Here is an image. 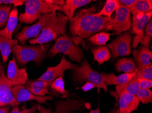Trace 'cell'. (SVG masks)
I'll return each mask as SVG.
<instances>
[{
  "instance_id": "1",
  "label": "cell",
  "mask_w": 152,
  "mask_h": 113,
  "mask_svg": "<svg viewBox=\"0 0 152 113\" xmlns=\"http://www.w3.org/2000/svg\"><path fill=\"white\" fill-rule=\"evenodd\" d=\"M95 7L82 9L70 22L69 30L72 36L77 39H84L96 32L112 30L113 19L95 15Z\"/></svg>"
},
{
  "instance_id": "2",
  "label": "cell",
  "mask_w": 152,
  "mask_h": 113,
  "mask_svg": "<svg viewBox=\"0 0 152 113\" xmlns=\"http://www.w3.org/2000/svg\"><path fill=\"white\" fill-rule=\"evenodd\" d=\"M24 2L25 12L20 13L18 17L20 23L32 24L43 14L61 11V6L48 3L45 0H26Z\"/></svg>"
},
{
  "instance_id": "3",
  "label": "cell",
  "mask_w": 152,
  "mask_h": 113,
  "mask_svg": "<svg viewBox=\"0 0 152 113\" xmlns=\"http://www.w3.org/2000/svg\"><path fill=\"white\" fill-rule=\"evenodd\" d=\"M48 45L36 44L33 45H21L18 44L12 47V52L16 60L20 66H24L30 61L40 64L45 58Z\"/></svg>"
},
{
  "instance_id": "4",
  "label": "cell",
  "mask_w": 152,
  "mask_h": 113,
  "mask_svg": "<svg viewBox=\"0 0 152 113\" xmlns=\"http://www.w3.org/2000/svg\"><path fill=\"white\" fill-rule=\"evenodd\" d=\"M63 53L68 56L72 61L81 63L84 54L74 38L64 35L56 39L54 45L48 52V56L53 58L57 54Z\"/></svg>"
},
{
  "instance_id": "5",
  "label": "cell",
  "mask_w": 152,
  "mask_h": 113,
  "mask_svg": "<svg viewBox=\"0 0 152 113\" xmlns=\"http://www.w3.org/2000/svg\"><path fill=\"white\" fill-rule=\"evenodd\" d=\"M58 22L56 12L45 14L42 15L38 21L31 26H25L22 30L16 35V40L21 45H24L29 39H35L38 37L44 28Z\"/></svg>"
},
{
  "instance_id": "6",
  "label": "cell",
  "mask_w": 152,
  "mask_h": 113,
  "mask_svg": "<svg viewBox=\"0 0 152 113\" xmlns=\"http://www.w3.org/2000/svg\"><path fill=\"white\" fill-rule=\"evenodd\" d=\"M58 22L44 28L38 37L29 41L31 45L45 44L56 40L58 37L65 35L66 27L68 23L67 18L61 12L57 14Z\"/></svg>"
},
{
  "instance_id": "7",
  "label": "cell",
  "mask_w": 152,
  "mask_h": 113,
  "mask_svg": "<svg viewBox=\"0 0 152 113\" xmlns=\"http://www.w3.org/2000/svg\"><path fill=\"white\" fill-rule=\"evenodd\" d=\"M73 79L77 82L89 81L97 86L98 89H102L105 92L107 88L102 79L101 73H99L91 68L87 60H83L81 66L73 70Z\"/></svg>"
},
{
  "instance_id": "8",
  "label": "cell",
  "mask_w": 152,
  "mask_h": 113,
  "mask_svg": "<svg viewBox=\"0 0 152 113\" xmlns=\"http://www.w3.org/2000/svg\"><path fill=\"white\" fill-rule=\"evenodd\" d=\"M90 104L82 100L67 98L64 101H58L55 104L54 112L52 108L46 109L42 105H38L39 113H71L77 111H82L90 108Z\"/></svg>"
},
{
  "instance_id": "9",
  "label": "cell",
  "mask_w": 152,
  "mask_h": 113,
  "mask_svg": "<svg viewBox=\"0 0 152 113\" xmlns=\"http://www.w3.org/2000/svg\"><path fill=\"white\" fill-rule=\"evenodd\" d=\"M132 36L129 31L118 35L107 46L112 53V58L115 59L119 56H129L132 53Z\"/></svg>"
},
{
  "instance_id": "10",
  "label": "cell",
  "mask_w": 152,
  "mask_h": 113,
  "mask_svg": "<svg viewBox=\"0 0 152 113\" xmlns=\"http://www.w3.org/2000/svg\"><path fill=\"white\" fill-rule=\"evenodd\" d=\"M115 12L116 16L113 19L112 35H119L125 31H130L132 25L130 10L121 4Z\"/></svg>"
},
{
  "instance_id": "11",
  "label": "cell",
  "mask_w": 152,
  "mask_h": 113,
  "mask_svg": "<svg viewBox=\"0 0 152 113\" xmlns=\"http://www.w3.org/2000/svg\"><path fill=\"white\" fill-rule=\"evenodd\" d=\"M152 11L145 13L139 14L133 17L132 34H135L133 41V47L136 48L137 45L144 43V29L152 17Z\"/></svg>"
},
{
  "instance_id": "12",
  "label": "cell",
  "mask_w": 152,
  "mask_h": 113,
  "mask_svg": "<svg viewBox=\"0 0 152 113\" xmlns=\"http://www.w3.org/2000/svg\"><path fill=\"white\" fill-rule=\"evenodd\" d=\"M78 65L72 64L66 59L64 55L61 58L59 63L55 67H49L47 70L36 81H43L51 83L54 80L60 77H64L65 71L68 69H76Z\"/></svg>"
},
{
  "instance_id": "13",
  "label": "cell",
  "mask_w": 152,
  "mask_h": 113,
  "mask_svg": "<svg viewBox=\"0 0 152 113\" xmlns=\"http://www.w3.org/2000/svg\"><path fill=\"white\" fill-rule=\"evenodd\" d=\"M7 77L13 86L24 85L28 80L26 68H19L14 56L12 59L9 62Z\"/></svg>"
},
{
  "instance_id": "14",
  "label": "cell",
  "mask_w": 152,
  "mask_h": 113,
  "mask_svg": "<svg viewBox=\"0 0 152 113\" xmlns=\"http://www.w3.org/2000/svg\"><path fill=\"white\" fill-rule=\"evenodd\" d=\"M11 91L15 100L20 103L31 100L36 101L39 103H45L47 101L53 99L52 95L41 96L34 95L26 89L24 85L13 86L11 88Z\"/></svg>"
},
{
  "instance_id": "15",
  "label": "cell",
  "mask_w": 152,
  "mask_h": 113,
  "mask_svg": "<svg viewBox=\"0 0 152 113\" xmlns=\"http://www.w3.org/2000/svg\"><path fill=\"white\" fill-rule=\"evenodd\" d=\"M12 86H13L4 74L0 84V107L7 105L16 107L20 104L15 100L13 96L11 91Z\"/></svg>"
},
{
  "instance_id": "16",
  "label": "cell",
  "mask_w": 152,
  "mask_h": 113,
  "mask_svg": "<svg viewBox=\"0 0 152 113\" xmlns=\"http://www.w3.org/2000/svg\"><path fill=\"white\" fill-rule=\"evenodd\" d=\"M119 97L120 113H131L138 108L140 101L136 96L123 93L119 96Z\"/></svg>"
},
{
  "instance_id": "17",
  "label": "cell",
  "mask_w": 152,
  "mask_h": 113,
  "mask_svg": "<svg viewBox=\"0 0 152 113\" xmlns=\"http://www.w3.org/2000/svg\"><path fill=\"white\" fill-rule=\"evenodd\" d=\"M133 54L136 68L137 69H141L152 65L151 61L152 53L148 48L144 45L140 46L138 49H134Z\"/></svg>"
},
{
  "instance_id": "18",
  "label": "cell",
  "mask_w": 152,
  "mask_h": 113,
  "mask_svg": "<svg viewBox=\"0 0 152 113\" xmlns=\"http://www.w3.org/2000/svg\"><path fill=\"white\" fill-rule=\"evenodd\" d=\"M137 69L134 73H132L122 74L118 76H116L114 74L101 73L102 79L106 85H116L119 86H124L129 83L131 80L134 77L137 72Z\"/></svg>"
},
{
  "instance_id": "19",
  "label": "cell",
  "mask_w": 152,
  "mask_h": 113,
  "mask_svg": "<svg viewBox=\"0 0 152 113\" xmlns=\"http://www.w3.org/2000/svg\"><path fill=\"white\" fill-rule=\"evenodd\" d=\"M51 83L43 81L28 80L25 84V88L32 94L37 96H43L50 94L48 86Z\"/></svg>"
},
{
  "instance_id": "20",
  "label": "cell",
  "mask_w": 152,
  "mask_h": 113,
  "mask_svg": "<svg viewBox=\"0 0 152 113\" xmlns=\"http://www.w3.org/2000/svg\"><path fill=\"white\" fill-rule=\"evenodd\" d=\"M93 1L91 0H66L64 5L61 6V12L67 18L70 22L73 17L74 12L77 8L88 5Z\"/></svg>"
},
{
  "instance_id": "21",
  "label": "cell",
  "mask_w": 152,
  "mask_h": 113,
  "mask_svg": "<svg viewBox=\"0 0 152 113\" xmlns=\"http://www.w3.org/2000/svg\"><path fill=\"white\" fill-rule=\"evenodd\" d=\"M18 9L16 7L11 10L6 27L0 30V36L12 39L13 33L16 29L18 21Z\"/></svg>"
},
{
  "instance_id": "22",
  "label": "cell",
  "mask_w": 152,
  "mask_h": 113,
  "mask_svg": "<svg viewBox=\"0 0 152 113\" xmlns=\"http://www.w3.org/2000/svg\"><path fill=\"white\" fill-rule=\"evenodd\" d=\"M65 83L63 77H60L51 82L49 87L50 93L55 96L66 98L70 96V93L65 89Z\"/></svg>"
},
{
  "instance_id": "23",
  "label": "cell",
  "mask_w": 152,
  "mask_h": 113,
  "mask_svg": "<svg viewBox=\"0 0 152 113\" xmlns=\"http://www.w3.org/2000/svg\"><path fill=\"white\" fill-rule=\"evenodd\" d=\"M18 42L16 39L13 40L0 36V51L4 63L7 61L9 55L12 52V47L18 44Z\"/></svg>"
},
{
  "instance_id": "24",
  "label": "cell",
  "mask_w": 152,
  "mask_h": 113,
  "mask_svg": "<svg viewBox=\"0 0 152 113\" xmlns=\"http://www.w3.org/2000/svg\"><path fill=\"white\" fill-rule=\"evenodd\" d=\"M140 89L139 81L136 75L126 86H116V91L118 96L123 93H128L137 96Z\"/></svg>"
},
{
  "instance_id": "25",
  "label": "cell",
  "mask_w": 152,
  "mask_h": 113,
  "mask_svg": "<svg viewBox=\"0 0 152 113\" xmlns=\"http://www.w3.org/2000/svg\"><path fill=\"white\" fill-rule=\"evenodd\" d=\"M115 68L116 72H124L125 73H132L137 69L134 60L131 58H122L117 60Z\"/></svg>"
},
{
  "instance_id": "26",
  "label": "cell",
  "mask_w": 152,
  "mask_h": 113,
  "mask_svg": "<svg viewBox=\"0 0 152 113\" xmlns=\"http://www.w3.org/2000/svg\"><path fill=\"white\" fill-rule=\"evenodd\" d=\"M92 52L94 55V60L98 62L99 65L108 61L111 56L109 48L105 46H100L98 47L93 48Z\"/></svg>"
},
{
  "instance_id": "27",
  "label": "cell",
  "mask_w": 152,
  "mask_h": 113,
  "mask_svg": "<svg viewBox=\"0 0 152 113\" xmlns=\"http://www.w3.org/2000/svg\"><path fill=\"white\" fill-rule=\"evenodd\" d=\"M152 9V0H136L130 11L133 14V17L139 14H144L151 11Z\"/></svg>"
},
{
  "instance_id": "28",
  "label": "cell",
  "mask_w": 152,
  "mask_h": 113,
  "mask_svg": "<svg viewBox=\"0 0 152 113\" xmlns=\"http://www.w3.org/2000/svg\"><path fill=\"white\" fill-rule=\"evenodd\" d=\"M120 4L119 1L107 0L104 6L99 12L96 13L95 15L97 17H105L111 19L112 14L118 9Z\"/></svg>"
},
{
  "instance_id": "29",
  "label": "cell",
  "mask_w": 152,
  "mask_h": 113,
  "mask_svg": "<svg viewBox=\"0 0 152 113\" xmlns=\"http://www.w3.org/2000/svg\"><path fill=\"white\" fill-rule=\"evenodd\" d=\"M110 34L104 31L93 35L88 40L92 44L96 45H104L110 40Z\"/></svg>"
},
{
  "instance_id": "30",
  "label": "cell",
  "mask_w": 152,
  "mask_h": 113,
  "mask_svg": "<svg viewBox=\"0 0 152 113\" xmlns=\"http://www.w3.org/2000/svg\"><path fill=\"white\" fill-rule=\"evenodd\" d=\"M12 7L11 5L0 6V30L3 29L7 25Z\"/></svg>"
},
{
  "instance_id": "31",
  "label": "cell",
  "mask_w": 152,
  "mask_h": 113,
  "mask_svg": "<svg viewBox=\"0 0 152 113\" xmlns=\"http://www.w3.org/2000/svg\"><path fill=\"white\" fill-rule=\"evenodd\" d=\"M137 96L142 103H151L152 102V92L149 89H140Z\"/></svg>"
},
{
  "instance_id": "32",
  "label": "cell",
  "mask_w": 152,
  "mask_h": 113,
  "mask_svg": "<svg viewBox=\"0 0 152 113\" xmlns=\"http://www.w3.org/2000/svg\"><path fill=\"white\" fill-rule=\"evenodd\" d=\"M136 76L138 78L152 80V65L137 69Z\"/></svg>"
},
{
  "instance_id": "33",
  "label": "cell",
  "mask_w": 152,
  "mask_h": 113,
  "mask_svg": "<svg viewBox=\"0 0 152 113\" xmlns=\"http://www.w3.org/2000/svg\"><path fill=\"white\" fill-rule=\"evenodd\" d=\"M39 104H35L31 108H26L24 106L22 107V110H20L18 106L13 107L11 113H35L38 109Z\"/></svg>"
},
{
  "instance_id": "34",
  "label": "cell",
  "mask_w": 152,
  "mask_h": 113,
  "mask_svg": "<svg viewBox=\"0 0 152 113\" xmlns=\"http://www.w3.org/2000/svg\"><path fill=\"white\" fill-rule=\"evenodd\" d=\"M24 2L25 1L22 0H0V5L13 4L16 7L18 6H22Z\"/></svg>"
},
{
  "instance_id": "35",
  "label": "cell",
  "mask_w": 152,
  "mask_h": 113,
  "mask_svg": "<svg viewBox=\"0 0 152 113\" xmlns=\"http://www.w3.org/2000/svg\"><path fill=\"white\" fill-rule=\"evenodd\" d=\"M140 89H149L152 86V80L138 78Z\"/></svg>"
},
{
  "instance_id": "36",
  "label": "cell",
  "mask_w": 152,
  "mask_h": 113,
  "mask_svg": "<svg viewBox=\"0 0 152 113\" xmlns=\"http://www.w3.org/2000/svg\"><path fill=\"white\" fill-rule=\"evenodd\" d=\"M144 35L147 37L152 38V20L148 23L144 29Z\"/></svg>"
},
{
  "instance_id": "37",
  "label": "cell",
  "mask_w": 152,
  "mask_h": 113,
  "mask_svg": "<svg viewBox=\"0 0 152 113\" xmlns=\"http://www.w3.org/2000/svg\"><path fill=\"white\" fill-rule=\"evenodd\" d=\"M136 1V0H120L119 1V2L121 4L124 6L126 7L130 11Z\"/></svg>"
},
{
  "instance_id": "38",
  "label": "cell",
  "mask_w": 152,
  "mask_h": 113,
  "mask_svg": "<svg viewBox=\"0 0 152 113\" xmlns=\"http://www.w3.org/2000/svg\"><path fill=\"white\" fill-rule=\"evenodd\" d=\"M95 87L97 88V86L96 85H95L94 83L91 82H89V81H87L84 85L81 87V89L84 91V92H87L88 91H90V90L94 89Z\"/></svg>"
},
{
  "instance_id": "39",
  "label": "cell",
  "mask_w": 152,
  "mask_h": 113,
  "mask_svg": "<svg viewBox=\"0 0 152 113\" xmlns=\"http://www.w3.org/2000/svg\"><path fill=\"white\" fill-rule=\"evenodd\" d=\"M48 3L61 6L64 5L65 1L64 0H45Z\"/></svg>"
},
{
  "instance_id": "40",
  "label": "cell",
  "mask_w": 152,
  "mask_h": 113,
  "mask_svg": "<svg viewBox=\"0 0 152 113\" xmlns=\"http://www.w3.org/2000/svg\"><path fill=\"white\" fill-rule=\"evenodd\" d=\"M10 109V105L0 107V113H9Z\"/></svg>"
},
{
  "instance_id": "41",
  "label": "cell",
  "mask_w": 152,
  "mask_h": 113,
  "mask_svg": "<svg viewBox=\"0 0 152 113\" xmlns=\"http://www.w3.org/2000/svg\"><path fill=\"white\" fill-rule=\"evenodd\" d=\"M89 113H100V112L99 108L98 107V108L96 109H91Z\"/></svg>"
},
{
  "instance_id": "42",
  "label": "cell",
  "mask_w": 152,
  "mask_h": 113,
  "mask_svg": "<svg viewBox=\"0 0 152 113\" xmlns=\"http://www.w3.org/2000/svg\"><path fill=\"white\" fill-rule=\"evenodd\" d=\"M4 74V73H3V68H2L1 69V70H0V84H1V82L2 76H3Z\"/></svg>"
},
{
  "instance_id": "43",
  "label": "cell",
  "mask_w": 152,
  "mask_h": 113,
  "mask_svg": "<svg viewBox=\"0 0 152 113\" xmlns=\"http://www.w3.org/2000/svg\"><path fill=\"white\" fill-rule=\"evenodd\" d=\"M109 113H120L119 109L118 108H114V109L112 110Z\"/></svg>"
}]
</instances>
